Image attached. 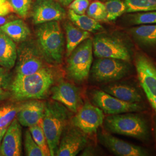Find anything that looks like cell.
Segmentation results:
<instances>
[{"instance_id": "6da1fadb", "label": "cell", "mask_w": 156, "mask_h": 156, "mask_svg": "<svg viewBox=\"0 0 156 156\" xmlns=\"http://www.w3.org/2000/svg\"><path fill=\"white\" fill-rule=\"evenodd\" d=\"M55 80L53 70L46 67L28 75L16 74L10 84L12 94L17 101L44 99L49 93Z\"/></svg>"}, {"instance_id": "7a4b0ae2", "label": "cell", "mask_w": 156, "mask_h": 156, "mask_svg": "<svg viewBox=\"0 0 156 156\" xmlns=\"http://www.w3.org/2000/svg\"><path fill=\"white\" fill-rule=\"evenodd\" d=\"M36 35L37 46L45 61L60 64L64 51V37L60 23L51 21L39 24Z\"/></svg>"}, {"instance_id": "3957f363", "label": "cell", "mask_w": 156, "mask_h": 156, "mask_svg": "<svg viewBox=\"0 0 156 156\" xmlns=\"http://www.w3.org/2000/svg\"><path fill=\"white\" fill-rule=\"evenodd\" d=\"M68 109L56 101L46 103L42 126L50 151V156H55L62 134L69 119Z\"/></svg>"}, {"instance_id": "277c9868", "label": "cell", "mask_w": 156, "mask_h": 156, "mask_svg": "<svg viewBox=\"0 0 156 156\" xmlns=\"http://www.w3.org/2000/svg\"><path fill=\"white\" fill-rule=\"evenodd\" d=\"M106 129L113 134H119L141 141L149 140L150 130L145 118L138 114L126 113L112 115L104 119Z\"/></svg>"}, {"instance_id": "5b68a950", "label": "cell", "mask_w": 156, "mask_h": 156, "mask_svg": "<svg viewBox=\"0 0 156 156\" xmlns=\"http://www.w3.org/2000/svg\"><path fill=\"white\" fill-rule=\"evenodd\" d=\"M93 39L84 40L73 50L67 60V71L69 76L78 82L89 76L93 62Z\"/></svg>"}, {"instance_id": "8992f818", "label": "cell", "mask_w": 156, "mask_h": 156, "mask_svg": "<svg viewBox=\"0 0 156 156\" xmlns=\"http://www.w3.org/2000/svg\"><path fill=\"white\" fill-rule=\"evenodd\" d=\"M131 71L129 62L112 58H98L90 70L93 79L98 83L117 81L127 76Z\"/></svg>"}, {"instance_id": "52a82bcc", "label": "cell", "mask_w": 156, "mask_h": 156, "mask_svg": "<svg viewBox=\"0 0 156 156\" xmlns=\"http://www.w3.org/2000/svg\"><path fill=\"white\" fill-rule=\"evenodd\" d=\"M93 53L98 58H112L131 61V52L123 39L112 35L98 34L93 39Z\"/></svg>"}, {"instance_id": "ba28073f", "label": "cell", "mask_w": 156, "mask_h": 156, "mask_svg": "<svg viewBox=\"0 0 156 156\" xmlns=\"http://www.w3.org/2000/svg\"><path fill=\"white\" fill-rule=\"evenodd\" d=\"M91 95L94 105L109 115L142 111L145 108L140 103H129L120 100L104 90H94Z\"/></svg>"}, {"instance_id": "9c48e42d", "label": "cell", "mask_w": 156, "mask_h": 156, "mask_svg": "<svg viewBox=\"0 0 156 156\" xmlns=\"http://www.w3.org/2000/svg\"><path fill=\"white\" fill-rule=\"evenodd\" d=\"M16 74L28 75L45 67L44 58L38 46L30 42H24L17 50Z\"/></svg>"}, {"instance_id": "30bf717a", "label": "cell", "mask_w": 156, "mask_h": 156, "mask_svg": "<svg viewBox=\"0 0 156 156\" xmlns=\"http://www.w3.org/2000/svg\"><path fill=\"white\" fill-rule=\"evenodd\" d=\"M104 114L98 107L87 102L73 117V125L85 134L92 135L104 123Z\"/></svg>"}, {"instance_id": "8fae6325", "label": "cell", "mask_w": 156, "mask_h": 156, "mask_svg": "<svg viewBox=\"0 0 156 156\" xmlns=\"http://www.w3.org/2000/svg\"><path fill=\"white\" fill-rule=\"evenodd\" d=\"M135 65L140 84L146 96L156 97V68L149 58L142 53L135 56Z\"/></svg>"}, {"instance_id": "7c38bea8", "label": "cell", "mask_w": 156, "mask_h": 156, "mask_svg": "<svg viewBox=\"0 0 156 156\" xmlns=\"http://www.w3.org/2000/svg\"><path fill=\"white\" fill-rule=\"evenodd\" d=\"M86 135L73 125V127L65 128L55 156H76L87 144V139Z\"/></svg>"}, {"instance_id": "4fadbf2b", "label": "cell", "mask_w": 156, "mask_h": 156, "mask_svg": "<svg viewBox=\"0 0 156 156\" xmlns=\"http://www.w3.org/2000/svg\"><path fill=\"white\" fill-rule=\"evenodd\" d=\"M51 98L66 106L69 111L76 113L82 104L80 92L73 84L62 81L50 89Z\"/></svg>"}, {"instance_id": "5bb4252c", "label": "cell", "mask_w": 156, "mask_h": 156, "mask_svg": "<svg viewBox=\"0 0 156 156\" xmlns=\"http://www.w3.org/2000/svg\"><path fill=\"white\" fill-rule=\"evenodd\" d=\"M101 144L113 154L118 156H146L149 153L145 149L120 140L106 132L98 135Z\"/></svg>"}, {"instance_id": "9a60e30c", "label": "cell", "mask_w": 156, "mask_h": 156, "mask_svg": "<svg viewBox=\"0 0 156 156\" xmlns=\"http://www.w3.org/2000/svg\"><path fill=\"white\" fill-rule=\"evenodd\" d=\"M66 11L55 0H37L33 9V21L39 24L64 18Z\"/></svg>"}, {"instance_id": "2e32d148", "label": "cell", "mask_w": 156, "mask_h": 156, "mask_svg": "<svg viewBox=\"0 0 156 156\" xmlns=\"http://www.w3.org/2000/svg\"><path fill=\"white\" fill-rule=\"evenodd\" d=\"M22 128L17 119H14L7 128L0 145V156L22 155Z\"/></svg>"}, {"instance_id": "e0dca14e", "label": "cell", "mask_w": 156, "mask_h": 156, "mask_svg": "<svg viewBox=\"0 0 156 156\" xmlns=\"http://www.w3.org/2000/svg\"><path fill=\"white\" fill-rule=\"evenodd\" d=\"M46 103L39 100H31L24 102L17 114V120L24 127H30L41 123L44 116Z\"/></svg>"}, {"instance_id": "ac0fdd59", "label": "cell", "mask_w": 156, "mask_h": 156, "mask_svg": "<svg viewBox=\"0 0 156 156\" xmlns=\"http://www.w3.org/2000/svg\"><path fill=\"white\" fill-rule=\"evenodd\" d=\"M103 90L120 100L129 103H140L143 100L136 88L126 84H110L104 87Z\"/></svg>"}, {"instance_id": "d6986e66", "label": "cell", "mask_w": 156, "mask_h": 156, "mask_svg": "<svg viewBox=\"0 0 156 156\" xmlns=\"http://www.w3.org/2000/svg\"><path fill=\"white\" fill-rule=\"evenodd\" d=\"M17 60V48L15 42L0 30V66L10 69Z\"/></svg>"}, {"instance_id": "ffe728a7", "label": "cell", "mask_w": 156, "mask_h": 156, "mask_svg": "<svg viewBox=\"0 0 156 156\" xmlns=\"http://www.w3.org/2000/svg\"><path fill=\"white\" fill-rule=\"evenodd\" d=\"M129 33L134 40L145 48L156 47V24H144L131 28Z\"/></svg>"}, {"instance_id": "44dd1931", "label": "cell", "mask_w": 156, "mask_h": 156, "mask_svg": "<svg viewBox=\"0 0 156 156\" xmlns=\"http://www.w3.org/2000/svg\"><path fill=\"white\" fill-rule=\"evenodd\" d=\"M0 30L16 42L25 41L30 35L28 26L21 19L6 23L0 27Z\"/></svg>"}, {"instance_id": "7402d4cb", "label": "cell", "mask_w": 156, "mask_h": 156, "mask_svg": "<svg viewBox=\"0 0 156 156\" xmlns=\"http://www.w3.org/2000/svg\"><path fill=\"white\" fill-rule=\"evenodd\" d=\"M64 30L66 34L67 39V57L70 55L73 50H74L78 45L86 39L90 38L89 32L84 31L83 30L76 27L71 23H65Z\"/></svg>"}, {"instance_id": "603a6c76", "label": "cell", "mask_w": 156, "mask_h": 156, "mask_svg": "<svg viewBox=\"0 0 156 156\" xmlns=\"http://www.w3.org/2000/svg\"><path fill=\"white\" fill-rule=\"evenodd\" d=\"M68 17L70 20L78 27L89 33H95L103 30V27L99 22L88 15H79L71 9L68 11Z\"/></svg>"}, {"instance_id": "cb8c5ba5", "label": "cell", "mask_w": 156, "mask_h": 156, "mask_svg": "<svg viewBox=\"0 0 156 156\" xmlns=\"http://www.w3.org/2000/svg\"><path fill=\"white\" fill-rule=\"evenodd\" d=\"M23 105L24 102L8 105L0 108V128H8Z\"/></svg>"}, {"instance_id": "d4e9b609", "label": "cell", "mask_w": 156, "mask_h": 156, "mask_svg": "<svg viewBox=\"0 0 156 156\" xmlns=\"http://www.w3.org/2000/svg\"><path fill=\"white\" fill-rule=\"evenodd\" d=\"M126 13L156 11V0H124Z\"/></svg>"}, {"instance_id": "484cf974", "label": "cell", "mask_w": 156, "mask_h": 156, "mask_svg": "<svg viewBox=\"0 0 156 156\" xmlns=\"http://www.w3.org/2000/svg\"><path fill=\"white\" fill-rule=\"evenodd\" d=\"M126 20L131 25L156 24V11L135 12L127 15Z\"/></svg>"}, {"instance_id": "4316f807", "label": "cell", "mask_w": 156, "mask_h": 156, "mask_svg": "<svg viewBox=\"0 0 156 156\" xmlns=\"http://www.w3.org/2000/svg\"><path fill=\"white\" fill-rule=\"evenodd\" d=\"M108 22L115 20L126 13L127 7L123 0H108L105 3Z\"/></svg>"}, {"instance_id": "83f0119b", "label": "cell", "mask_w": 156, "mask_h": 156, "mask_svg": "<svg viewBox=\"0 0 156 156\" xmlns=\"http://www.w3.org/2000/svg\"><path fill=\"white\" fill-rule=\"evenodd\" d=\"M28 129L30 130L34 140L45 153L46 156H50L49 148L42 126V122L38 124L29 127Z\"/></svg>"}, {"instance_id": "f1b7e54d", "label": "cell", "mask_w": 156, "mask_h": 156, "mask_svg": "<svg viewBox=\"0 0 156 156\" xmlns=\"http://www.w3.org/2000/svg\"><path fill=\"white\" fill-rule=\"evenodd\" d=\"M87 15L98 22H108L105 5L100 1H94L89 5Z\"/></svg>"}, {"instance_id": "f546056e", "label": "cell", "mask_w": 156, "mask_h": 156, "mask_svg": "<svg viewBox=\"0 0 156 156\" xmlns=\"http://www.w3.org/2000/svg\"><path fill=\"white\" fill-rule=\"evenodd\" d=\"M24 145L26 156H46L45 153L34 140L29 129L25 132Z\"/></svg>"}, {"instance_id": "4dcf8cb0", "label": "cell", "mask_w": 156, "mask_h": 156, "mask_svg": "<svg viewBox=\"0 0 156 156\" xmlns=\"http://www.w3.org/2000/svg\"><path fill=\"white\" fill-rule=\"evenodd\" d=\"M13 11L21 17H26L30 11L31 0H7Z\"/></svg>"}, {"instance_id": "1f68e13d", "label": "cell", "mask_w": 156, "mask_h": 156, "mask_svg": "<svg viewBox=\"0 0 156 156\" xmlns=\"http://www.w3.org/2000/svg\"><path fill=\"white\" fill-rule=\"evenodd\" d=\"M90 5V0H73L69 5V8L79 15H83Z\"/></svg>"}, {"instance_id": "d6a6232c", "label": "cell", "mask_w": 156, "mask_h": 156, "mask_svg": "<svg viewBox=\"0 0 156 156\" xmlns=\"http://www.w3.org/2000/svg\"><path fill=\"white\" fill-rule=\"evenodd\" d=\"M4 67L0 66V86L6 89L11 84V78L8 72Z\"/></svg>"}, {"instance_id": "836d02e7", "label": "cell", "mask_w": 156, "mask_h": 156, "mask_svg": "<svg viewBox=\"0 0 156 156\" xmlns=\"http://www.w3.org/2000/svg\"><path fill=\"white\" fill-rule=\"evenodd\" d=\"M5 89H4L2 86H0V100H2L6 99L9 96V93L6 92Z\"/></svg>"}, {"instance_id": "e575fe53", "label": "cell", "mask_w": 156, "mask_h": 156, "mask_svg": "<svg viewBox=\"0 0 156 156\" xmlns=\"http://www.w3.org/2000/svg\"><path fill=\"white\" fill-rule=\"evenodd\" d=\"M147 100L149 101L151 105L154 109L156 113V97H152V96H146Z\"/></svg>"}, {"instance_id": "d590c367", "label": "cell", "mask_w": 156, "mask_h": 156, "mask_svg": "<svg viewBox=\"0 0 156 156\" xmlns=\"http://www.w3.org/2000/svg\"><path fill=\"white\" fill-rule=\"evenodd\" d=\"M59 1L62 5L67 6L69 5L73 0H59Z\"/></svg>"}, {"instance_id": "8d00e7d4", "label": "cell", "mask_w": 156, "mask_h": 156, "mask_svg": "<svg viewBox=\"0 0 156 156\" xmlns=\"http://www.w3.org/2000/svg\"><path fill=\"white\" fill-rule=\"evenodd\" d=\"M6 129H1V128H0V145H1V142H2V139H3V137L5 134Z\"/></svg>"}, {"instance_id": "74e56055", "label": "cell", "mask_w": 156, "mask_h": 156, "mask_svg": "<svg viewBox=\"0 0 156 156\" xmlns=\"http://www.w3.org/2000/svg\"><path fill=\"white\" fill-rule=\"evenodd\" d=\"M6 22H7V19L4 17V16L0 15V27L4 25V24H5Z\"/></svg>"}, {"instance_id": "f35d334b", "label": "cell", "mask_w": 156, "mask_h": 156, "mask_svg": "<svg viewBox=\"0 0 156 156\" xmlns=\"http://www.w3.org/2000/svg\"><path fill=\"white\" fill-rule=\"evenodd\" d=\"M154 134H155V136H156V120L154 122Z\"/></svg>"}, {"instance_id": "ab89813d", "label": "cell", "mask_w": 156, "mask_h": 156, "mask_svg": "<svg viewBox=\"0 0 156 156\" xmlns=\"http://www.w3.org/2000/svg\"><path fill=\"white\" fill-rule=\"evenodd\" d=\"M102 1H104V0H102Z\"/></svg>"}, {"instance_id": "60d3db41", "label": "cell", "mask_w": 156, "mask_h": 156, "mask_svg": "<svg viewBox=\"0 0 156 156\" xmlns=\"http://www.w3.org/2000/svg\"><path fill=\"white\" fill-rule=\"evenodd\" d=\"M55 1H57V0H55Z\"/></svg>"}]
</instances>
